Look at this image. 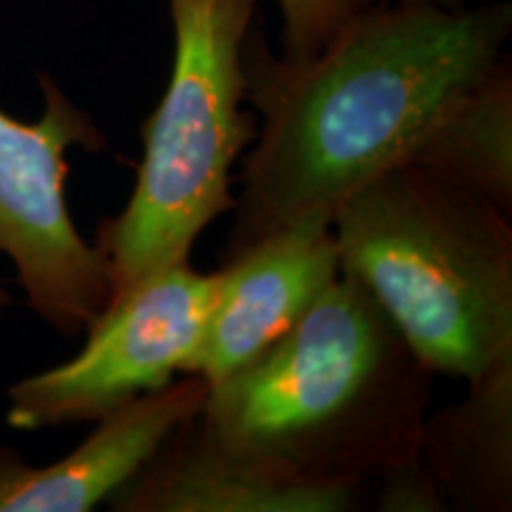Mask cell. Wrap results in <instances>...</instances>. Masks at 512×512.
<instances>
[{
	"label": "cell",
	"instance_id": "obj_1",
	"mask_svg": "<svg viewBox=\"0 0 512 512\" xmlns=\"http://www.w3.org/2000/svg\"><path fill=\"white\" fill-rule=\"evenodd\" d=\"M510 3H368L306 60L245 41L259 112L242 162L226 259L403 166L441 114L505 57Z\"/></svg>",
	"mask_w": 512,
	"mask_h": 512
},
{
	"label": "cell",
	"instance_id": "obj_2",
	"mask_svg": "<svg viewBox=\"0 0 512 512\" xmlns=\"http://www.w3.org/2000/svg\"><path fill=\"white\" fill-rule=\"evenodd\" d=\"M434 377L361 280L339 273L285 335L211 384L200 418L285 475L368 482L418 451Z\"/></svg>",
	"mask_w": 512,
	"mask_h": 512
},
{
	"label": "cell",
	"instance_id": "obj_3",
	"mask_svg": "<svg viewBox=\"0 0 512 512\" xmlns=\"http://www.w3.org/2000/svg\"><path fill=\"white\" fill-rule=\"evenodd\" d=\"M354 275L432 370L467 384L512 356V226L494 202L396 166L332 211Z\"/></svg>",
	"mask_w": 512,
	"mask_h": 512
},
{
	"label": "cell",
	"instance_id": "obj_4",
	"mask_svg": "<svg viewBox=\"0 0 512 512\" xmlns=\"http://www.w3.org/2000/svg\"><path fill=\"white\" fill-rule=\"evenodd\" d=\"M174 62L157 110L140 126L143 159L131 200L102 219L93 245L110 264L112 297L185 264L197 238L233 211L230 169L254 143L245 41L259 0H166Z\"/></svg>",
	"mask_w": 512,
	"mask_h": 512
},
{
	"label": "cell",
	"instance_id": "obj_5",
	"mask_svg": "<svg viewBox=\"0 0 512 512\" xmlns=\"http://www.w3.org/2000/svg\"><path fill=\"white\" fill-rule=\"evenodd\" d=\"M43 114L19 121L0 110V254L38 318L64 337L86 332L112 297L110 264L81 238L67 204V152H105V133L48 74Z\"/></svg>",
	"mask_w": 512,
	"mask_h": 512
},
{
	"label": "cell",
	"instance_id": "obj_6",
	"mask_svg": "<svg viewBox=\"0 0 512 512\" xmlns=\"http://www.w3.org/2000/svg\"><path fill=\"white\" fill-rule=\"evenodd\" d=\"M221 275L185 264L164 268L110 302L72 361L8 389L12 430L98 422L185 373L219 294Z\"/></svg>",
	"mask_w": 512,
	"mask_h": 512
},
{
	"label": "cell",
	"instance_id": "obj_7",
	"mask_svg": "<svg viewBox=\"0 0 512 512\" xmlns=\"http://www.w3.org/2000/svg\"><path fill=\"white\" fill-rule=\"evenodd\" d=\"M342 273L332 209H316L223 259L221 283L185 375L216 384L259 356Z\"/></svg>",
	"mask_w": 512,
	"mask_h": 512
},
{
	"label": "cell",
	"instance_id": "obj_8",
	"mask_svg": "<svg viewBox=\"0 0 512 512\" xmlns=\"http://www.w3.org/2000/svg\"><path fill=\"white\" fill-rule=\"evenodd\" d=\"M368 482H316L242 456L209 432L200 413L181 422L155 456L110 498L114 512H349Z\"/></svg>",
	"mask_w": 512,
	"mask_h": 512
},
{
	"label": "cell",
	"instance_id": "obj_9",
	"mask_svg": "<svg viewBox=\"0 0 512 512\" xmlns=\"http://www.w3.org/2000/svg\"><path fill=\"white\" fill-rule=\"evenodd\" d=\"M200 375L138 396L98 420L91 437L57 463L31 467L0 446V512H88L138 475L166 437L202 411Z\"/></svg>",
	"mask_w": 512,
	"mask_h": 512
},
{
	"label": "cell",
	"instance_id": "obj_10",
	"mask_svg": "<svg viewBox=\"0 0 512 512\" xmlns=\"http://www.w3.org/2000/svg\"><path fill=\"white\" fill-rule=\"evenodd\" d=\"M420 456L446 510H512V356L467 384V396L427 413Z\"/></svg>",
	"mask_w": 512,
	"mask_h": 512
},
{
	"label": "cell",
	"instance_id": "obj_11",
	"mask_svg": "<svg viewBox=\"0 0 512 512\" xmlns=\"http://www.w3.org/2000/svg\"><path fill=\"white\" fill-rule=\"evenodd\" d=\"M403 166L484 195L512 214V64L501 62L460 95Z\"/></svg>",
	"mask_w": 512,
	"mask_h": 512
},
{
	"label": "cell",
	"instance_id": "obj_12",
	"mask_svg": "<svg viewBox=\"0 0 512 512\" xmlns=\"http://www.w3.org/2000/svg\"><path fill=\"white\" fill-rule=\"evenodd\" d=\"M283 19V57L306 60L316 55L368 0H275Z\"/></svg>",
	"mask_w": 512,
	"mask_h": 512
},
{
	"label": "cell",
	"instance_id": "obj_13",
	"mask_svg": "<svg viewBox=\"0 0 512 512\" xmlns=\"http://www.w3.org/2000/svg\"><path fill=\"white\" fill-rule=\"evenodd\" d=\"M377 489V510L382 512H446L437 482L430 467L420 456V448L408 458L399 460L380 475Z\"/></svg>",
	"mask_w": 512,
	"mask_h": 512
},
{
	"label": "cell",
	"instance_id": "obj_14",
	"mask_svg": "<svg viewBox=\"0 0 512 512\" xmlns=\"http://www.w3.org/2000/svg\"><path fill=\"white\" fill-rule=\"evenodd\" d=\"M368 3H401V5H437V8H458L465 0H368Z\"/></svg>",
	"mask_w": 512,
	"mask_h": 512
},
{
	"label": "cell",
	"instance_id": "obj_15",
	"mask_svg": "<svg viewBox=\"0 0 512 512\" xmlns=\"http://www.w3.org/2000/svg\"><path fill=\"white\" fill-rule=\"evenodd\" d=\"M10 304V294L3 290V285H0V309H3V306H8Z\"/></svg>",
	"mask_w": 512,
	"mask_h": 512
}]
</instances>
